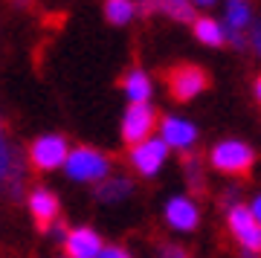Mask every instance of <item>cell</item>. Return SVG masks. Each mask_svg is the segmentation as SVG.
I'll return each mask as SVG.
<instances>
[{
	"label": "cell",
	"mask_w": 261,
	"mask_h": 258,
	"mask_svg": "<svg viewBox=\"0 0 261 258\" xmlns=\"http://www.w3.org/2000/svg\"><path fill=\"white\" fill-rule=\"evenodd\" d=\"M113 174V160L96 145H73L64 163V177L79 186H99Z\"/></svg>",
	"instance_id": "obj_1"
},
{
	"label": "cell",
	"mask_w": 261,
	"mask_h": 258,
	"mask_svg": "<svg viewBox=\"0 0 261 258\" xmlns=\"http://www.w3.org/2000/svg\"><path fill=\"white\" fill-rule=\"evenodd\" d=\"M209 166L212 171L224 177H244L250 174L255 163H258V151L247 142V139H238V137H226V139H218L212 148H209Z\"/></svg>",
	"instance_id": "obj_2"
},
{
	"label": "cell",
	"mask_w": 261,
	"mask_h": 258,
	"mask_svg": "<svg viewBox=\"0 0 261 258\" xmlns=\"http://www.w3.org/2000/svg\"><path fill=\"white\" fill-rule=\"evenodd\" d=\"M0 192L9 200H20L27 194V154H20L6 122L0 116Z\"/></svg>",
	"instance_id": "obj_3"
},
{
	"label": "cell",
	"mask_w": 261,
	"mask_h": 258,
	"mask_svg": "<svg viewBox=\"0 0 261 258\" xmlns=\"http://www.w3.org/2000/svg\"><path fill=\"white\" fill-rule=\"evenodd\" d=\"M70 139L58 131H47V134H38L32 142L27 145V163L41 174H49V171H64V163L70 157Z\"/></svg>",
	"instance_id": "obj_4"
},
{
	"label": "cell",
	"mask_w": 261,
	"mask_h": 258,
	"mask_svg": "<svg viewBox=\"0 0 261 258\" xmlns=\"http://www.w3.org/2000/svg\"><path fill=\"white\" fill-rule=\"evenodd\" d=\"M226 229L241 249V258H261V223L250 212V203H235L226 209Z\"/></svg>",
	"instance_id": "obj_5"
},
{
	"label": "cell",
	"mask_w": 261,
	"mask_h": 258,
	"mask_svg": "<svg viewBox=\"0 0 261 258\" xmlns=\"http://www.w3.org/2000/svg\"><path fill=\"white\" fill-rule=\"evenodd\" d=\"M252 0H224V29H226V46L235 53L250 49V29L255 23Z\"/></svg>",
	"instance_id": "obj_6"
},
{
	"label": "cell",
	"mask_w": 261,
	"mask_h": 258,
	"mask_svg": "<svg viewBox=\"0 0 261 258\" xmlns=\"http://www.w3.org/2000/svg\"><path fill=\"white\" fill-rule=\"evenodd\" d=\"M157 128H160V113L154 105H128L122 111V119H119V137L125 145H137V142H145V139L157 137Z\"/></svg>",
	"instance_id": "obj_7"
},
{
	"label": "cell",
	"mask_w": 261,
	"mask_h": 258,
	"mask_svg": "<svg viewBox=\"0 0 261 258\" xmlns=\"http://www.w3.org/2000/svg\"><path fill=\"white\" fill-rule=\"evenodd\" d=\"M168 157H171V148L160 137H151L145 142H137V145L128 148V168L142 180H154L166 168Z\"/></svg>",
	"instance_id": "obj_8"
},
{
	"label": "cell",
	"mask_w": 261,
	"mask_h": 258,
	"mask_svg": "<svg viewBox=\"0 0 261 258\" xmlns=\"http://www.w3.org/2000/svg\"><path fill=\"white\" fill-rule=\"evenodd\" d=\"M166 87H168V96L174 101H195L200 93H206L209 87V75H206L203 67L197 64H177L171 67L166 75Z\"/></svg>",
	"instance_id": "obj_9"
},
{
	"label": "cell",
	"mask_w": 261,
	"mask_h": 258,
	"mask_svg": "<svg viewBox=\"0 0 261 258\" xmlns=\"http://www.w3.org/2000/svg\"><path fill=\"white\" fill-rule=\"evenodd\" d=\"M157 137L166 142L171 151L177 154H192L200 139V128L189 116H180V113H163L160 116V128H157Z\"/></svg>",
	"instance_id": "obj_10"
},
{
	"label": "cell",
	"mask_w": 261,
	"mask_h": 258,
	"mask_svg": "<svg viewBox=\"0 0 261 258\" xmlns=\"http://www.w3.org/2000/svg\"><path fill=\"white\" fill-rule=\"evenodd\" d=\"M163 221L177 235H192L200 226V203L192 194H171L163 203Z\"/></svg>",
	"instance_id": "obj_11"
},
{
	"label": "cell",
	"mask_w": 261,
	"mask_h": 258,
	"mask_svg": "<svg viewBox=\"0 0 261 258\" xmlns=\"http://www.w3.org/2000/svg\"><path fill=\"white\" fill-rule=\"evenodd\" d=\"M27 209L32 215V221L38 223V229L44 232L49 223L61 221V200L49 186H32L27 192Z\"/></svg>",
	"instance_id": "obj_12"
},
{
	"label": "cell",
	"mask_w": 261,
	"mask_h": 258,
	"mask_svg": "<svg viewBox=\"0 0 261 258\" xmlns=\"http://www.w3.org/2000/svg\"><path fill=\"white\" fill-rule=\"evenodd\" d=\"M61 247H64V258H99L108 244L99 229L82 223V226H70Z\"/></svg>",
	"instance_id": "obj_13"
},
{
	"label": "cell",
	"mask_w": 261,
	"mask_h": 258,
	"mask_svg": "<svg viewBox=\"0 0 261 258\" xmlns=\"http://www.w3.org/2000/svg\"><path fill=\"white\" fill-rule=\"evenodd\" d=\"M119 87H122V96L128 99V105H148V101L154 99V79H151V73L142 70V67L125 70Z\"/></svg>",
	"instance_id": "obj_14"
},
{
	"label": "cell",
	"mask_w": 261,
	"mask_h": 258,
	"mask_svg": "<svg viewBox=\"0 0 261 258\" xmlns=\"http://www.w3.org/2000/svg\"><path fill=\"white\" fill-rule=\"evenodd\" d=\"M134 194V177L128 174H116L113 171L108 180H102V183L96 186L93 197L99 203H105V206H119V203H125Z\"/></svg>",
	"instance_id": "obj_15"
},
{
	"label": "cell",
	"mask_w": 261,
	"mask_h": 258,
	"mask_svg": "<svg viewBox=\"0 0 261 258\" xmlns=\"http://www.w3.org/2000/svg\"><path fill=\"white\" fill-rule=\"evenodd\" d=\"M192 35H195L197 44L209 46V49H221V46H226L224 20L212 18V15H197V20L192 23Z\"/></svg>",
	"instance_id": "obj_16"
},
{
	"label": "cell",
	"mask_w": 261,
	"mask_h": 258,
	"mask_svg": "<svg viewBox=\"0 0 261 258\" xmlns=\"http://www.w3.org/2000/svg\"><path fill=\"white\" fill-rule=\"evenodd\" d=\"M102 15L111 27H130L140 18V6H137V0H105Z\"/></svg>",
	"instance_id": "obj_17"
},
{
	"label": "cell",
	"mask_w": 261,
	"mask_h": 258,
	"mask_svg": "<svg viewBox=\"0 0 261 258\" xmlns=\"http://www.w3.org/2000/svg\"><path fill=\"white\" fill-rule=\"evenodd\" d=\"M154 15L174 20V23H195L200 12L192 6V0H154Z\"/></svg>",
	"instance_id": "obj_18"
},
{
	"label": "cell",
	"mask_w": 261,
	"mask_h": 258,
	"mask_svg": "<svg viewBox=\"0 0 261 258\" xmlns=\"http://www.w3.org/2000/svg\"><path fill=\"white\" fill-rule=\"evenodd\" d=\"M183 174H186V183L192 192H203L206 189V177H203V163H200V157H197L195 151L192 154H186V160H183Z\"/></svg>",
	"instance_id": "obj_19"
},
{
	"label": "cell",
	"mask_w": 261,
	"mask_h": 258,
	"mask_svg": "<svg viewBox=\"0 0 261 258\" xmlns=\"http://www.w3.org/2000/svg\"><path fill=\"white\" fill-rule=\"evenodd\" d=\"M67 232H70V226H67L64 221H56V223H49L47 229H44V235H49V238H53V241H58V244H64Z\"/></svg>",
	"instance_id": "obj_20"
},
{
	"label": "cell",
	"mask_w": 261,
	"mask_h": 258,
	"mask_svg": "<svg viewBox=\"0 0 261 258\" xmlns=\"http://www.w3.org/2000/svg\"><path fill=\"white\" fill-rule=\"evenodd\" d=\"M250 49H252V56L261 61V20H255L250 29Z\"/></svg>",
	"instance_id": "obj_21"
},
{
	"label": "cell",
	"mask_w": 261,
	"mask_h": 258,
	"mask_svg": "<svg viewBox=\"0 0 261 258\" xmlns=\"http://www.w3.org/2000/svg\"><path fill=\"white\" fill-rule=\"evenodd\" d=\"M160 258H192V255L180 244H163L160 247Z\"/></svg>",
	"instance_id": "obj_22"
},
{
	"label": "cell",
	"mask_w": 261,
	"mask_h": 258,
	"mask_svg": "<svg viewBox=\"0 0 261 258\" xmlns=\"http://www.w3.org/2000/svg\"><path fill=\"white\" fill-rule=\"evenodd\" d=\"M238 194H241V189H238V186H229V189L221 194V206H224V209H232L235 203H244V200H238Z\"/></svg>",
	"instance_id": "obj_23"
},
{
	"label": "cell",
	"mask_w": 261,
	"mask_h": 258,
	"mask_svg": "<svg viewBox=\"0 0 261 258\" xmlns=\"http://www.w3.org/2000/svg\"><path fill=\"white\" fill-rule=\"evenodd\" d=\"M99 258H130V252L122 244H108V247L102 249V255Z\"/></svg>",
	"instance_id": "obj_24"
},
{
	"label": "cell",
	"mask_w": 261,
	"mask_h": 258,
	"mask_svg": "<svg viewBox=\"0 0 261 258\" xmlns=\"http://www.w3.org/2000/svg\"><path fill=\"white\" fill-rule=\"evenodd\" d=\"M250 212L255 215V221L261 223V192H255V194L250 197Z\"/></svg>",
	"instance_id": "obj_25"
},
{
	"label": "cell",
	"mask_w": 261,
	"mask_h": 258,
	"mask_svg": "<svg viewBox=\"0 0 261 258\" xmlns=\"http://www.w3.org/2000/svg\"><path fill=\"white\" fill-rule=\"evenodd\" d=\"M218 3H221V0H192V6H195L197 12H200V9H215Z\"/></svg>",
	"instance_id": "obj_26"
},
{
	"label": "cell",
	"mask_w": 261,
	"mask_h": 258,
	"mask_svg": "<svg viewBox=\"0 0 261 258\" xmlns=\"http://www.w3.org/2000/svg\"><path fill=\"white\" fill-rule=\"evenodd\" d=\"M252 99L261 105V73L255 75V82H252Z\"/></svg>",
	"instance_id": "obj_27"
},
{
	"label": "cell",
	"mask_w": 261,
	"mask_h": 258,
	"mask_svg": "<svg viewBox=\"0 0 261 258\" xmlns=\"http://www.w3.org/2000/svg\"><path fill=\"white\" fill-rule=\"evenodd\" d=\"M12 3H15L18 9H27V6H29V3H32V0H12Z\"/></svg>",
	"instance_id": "obj_28"
}]
</instances>
